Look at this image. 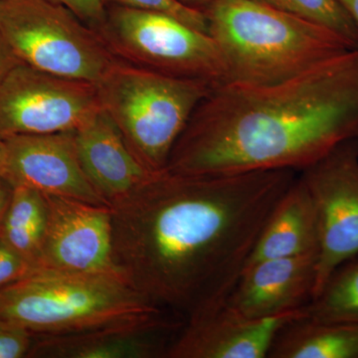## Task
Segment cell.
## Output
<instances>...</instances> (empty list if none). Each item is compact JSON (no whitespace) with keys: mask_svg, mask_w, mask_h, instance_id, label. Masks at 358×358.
<instances>
[{"mask_svg":"<svg viewBox=\"0 0 358 358\" xmlns=\"http://www.w3.org/2000/svg\"><path fill=\"white\" fill-rule=\"evenodd\" d=\"M294 171L157 173L110 206L113 265L150 303L187 320L225 307Z\"/></svg>","mask_w":358,"mask_h":358,"instance_id":"obj_1","label":"cell"},{"mask_svg":"<svg viewBox=\"0 0 358 358\" xmlns=\"http://www.w3.org/2000/svg\"><path fill=\"white\" fill-rule=\"evenodd\" d=\"M350 141H358V48L280 83L214 87L193 113L166 171H301Z\"/></svg>","mask_w":358,"mask_h":358,"instance_id":"obj_2","label":"cell"},{"mask_svg":"<svg viewBox=\"0 0 358 358\" xmlns=\"http://www.w3.org/2000/svg\"><path fill=\"white\" fill-rule=\"evenodd\" d=\"M226 83L265 86L357 48L338 33L255 0H215L204 11Z\"/></svg>","mask_w":358,"mask_h":358,"instance_id":"obj_3","label":"cell"},{"mask_svg":"<svg viewBox=\"0 0 358 358\" xmlns=\"http://www.w3.org/2000/svg\"><path fill=\"white\" fill-rule=\"evenodd\" d=\"M115 272L39 270L0 289V320L35 336H61L164 317Z\"/></svg>","mask_w":358,"mask_h":358,"instance_id":"obj_4","label":"cell"},{"mask_svg":"<svg viewBox=\"0 0 358 358\" xmlns=\"http://www.w3.org/2000/svg\"><path fill=\"white\" fill-rule=\"evenodd\" d=\"M107 113L134 157L152 173L164 171L181 134L215 85L167 76L119 60L96 84Z\"/></svg>","mask_w":358,"mask_h":358,"instance_id":"obj_5","label":"cell"},{"mask_svg":"<svg viewBox=\"0 0 358 358\" xmlns=\"http://www.w3.org/2000/svg\"><path fill=\"white\" fill-rule=\"evenodd\" d=\"M0 34L23 64L96 84L117 58L100 35L50 0H0Z\"/></svg>","mask_w":358,"mask_h":358,"instance_id":"obj_6","label":"cell"},{"mask_svg":"<svg viewBox=\"0 0 358 358\" xmlns=\"http://www.w3.org/2000/svg\"><path fill=\"white\" fill-rule=\"evenodd\" d=\"M119 60L167 76L226 83L222 55L208 33L169 14L115 4L96 31Z\"/></svg>","mask_w":358,"mask_h":358,"instance_id":"obj_7","label":"cell"},{"mask_svg":"<svg viewBox=\"0 0 358 358\" xmlns=\"http://www.w3.org/2000/svg\"><path fill=\"white\" fill-rule=\"evenodd\" d=\"M101 108L96 84L20 63L0 85V140L76 131Z\"/></svg>","mask_w":358,"mask_h":358,"instance_id":"obj_8","label":"cell"},{"mask_svg":"<svg viewBox=\"0 0 358 358\" xmlns=\"http://www.w3.org/2000/svg\"><path fill=\"white\" fill-rule=\"evenodd\" d=\"M300 178L319 221L315 298L339 266L358 255V141L339 145Z\"/></svg>","mask_w":358,"mask_h":358,"instance_id":"obj_9","label":"cell"},{"mask_svg":"<svg viewBox=\"0 0 358 358\" xmlns=\"http://www.w3.org/2000/svg\"><path fill=\"white\" fill-rule=\"evenodd\" d=\"M44 195L47 226L39 270L117 273L110 207Z\"/></svg>","mask_w":358,"mask_h":358,"instance_id":"obj_10","label":"cell"},{"mask_svg":"<svg viewBox=\"0 0 358 358\" xmlns=\"http://www.w3.org/2000/svg\"><path fill=\"white\" fill-rule=\"evenodd\" d=\"M74 131L4 138L6 160L1 176L13 186L109 206L82 169Z\"/></svg>","mask_w":358,"mask_h":358,"instance_id":"obj_11","label":"cell"},{"mask_svg":"<svg viewBox=\"0 0 358 358\" xmlns=\"http://www.w3.org/2000/svg\"><path fill=\"white\" fill-rule=\"evenodd\" d=\"M319 254L268 259L246 266L226 307L246 319L296 312L315 296Z\"/></svg>","mask_w":358,"mask_h":358,"instance_id":"obj_12","label":"cell"},{"mask_svg":"<svg viewBox=\"0 0 358 358\" xmlns=\"http://www.w3.org/2000/svg\"><path fill=\"white\" fill-rule=\"evenodd\" d=\"M303 308L268 319L241 317L227 307L187 320L167 348L166 358H266L285 324Z\"/></svg>","mask_w":358,"mask_h":358,"instance_id":"obj_13","label":"cell"},{"mask_svg":"<svg viewBox=\"0 0 358 358\" xmlns=\"http://www.w3.org/2000/svg\"><path fill=\"white\" fill-rule=\"evenodd\" d=\"M74 134L82 169L109 206L128 197L157 174L134 157L102 108Z\"/></svg>","mask_w":358,"mask_h":358,"instance_id":"obj_14","label":"cell"},{"mask_svg":"<svg viewBox=\"0 0 358 358\" xmlns=\"http://www.w3.org/2000/svg\"><path fill=\"white\" fill-rule=\"evenodd\" d=\"M181 324L166 317L140 322L61 336H36L28 357H166Z\"/></svg>","mask_w":358,"mask_h":358,"instance_id":"obj_15","label":"cell"},{"mask_svg":"<svg viewBox=\"0 0 358 358\" xmlns=\"http://www.w3.org/2000/svg\"><path fill=\"white\" fill-rule=\"evenodd\" d=\"M319 249L315 204L301 179L296 178L264 224L246 266L268 259L319 254Z\"/></svg>","mask_w":358,"mask_h":358,"instance_id":"obj_16","label":"cell"},{"mask_svg":"<svg viewBox=\"0 0 358 358\" xmlns=\"http://www.w3.org/2000/svg\"><path fill=\"white\" fill-rule=\"evenodd\" d=\"M268 358H358V324L320 322L305 315L282 327Z\"/></svg>","mask_w":358,"mask_h":358,"instance_id":"obj_17","label":"cell"},{"mask_svg":"<svg viewBox=\"0 0 358 358\" xmlns=\"http://www.w3.org/2000/svg\"><path fill=\"white\" fill-rule=\"evenodd\" d=\"M46 226L47 202L43 193L26 186H13L0 225V239L38 271Z\"/></svg>","mask_w":358,"mask_h":358,"instance_id":"obj_18","label":"cell"},{"mask_svg":"<svg viewBox=\"0 0 358 358\" xmlns=\"http://www.w3.org/2000/svg\"><path fill=\"white\" fill-rule=\"evenodd\" d=\"M303 313L320 322L358 324V255L334 271Z\"/></svg>","mask_w":358,"mask_h":358,"instance_id":"obj_19","label":"cell"},{"mask_svg":"<svg viewBox=\"0 0 358 358\" xmlns=\"http://www.w3.org/2000/svg\"><path fill=\"white\" fill-rule=\"evenodd\" d=\"M338 33L358 48V28L338 0H255Z\"/></svg>","mask_w":358,"mask_h":358,"instance_id":"obj_20","label":"cell"},{"mask_svg":"<svg viewBox=\"0 0 358 358\" xmlns=\"http://www.w3.org/2000/svg\"><path fill=\"white\" fill-rule=\"evenodd\" d=\"M113 1L117 6L169 14L196 29L208 33L207 18L203 11L185 6L178 0H113Z\"/></svg>","mask_w":358,"mask_h":358,"instance_id":"obj_21","label":"cell"},{"mask_svg":"<svg viewBox=\"0 0 358 358\" xmlns=\"http://www.w3.org/2000/svg\"><path fill=\"white\" fill-rule=\"evenodd\" d=\"M35 339L24 327L0 320V358L29 357Z\"/></svg>","mask_w":358,"mask_h":358,"instance_id":"obj_22","label":"cell"},{"mask_svg":"<svg viewBox=\"0 0 358 358\" xmlns=\"http://www.w3.org/2000/svg\"><path fill=\"white\" fill-rule=\"evenodd\" d=\"M36 271L38 270L29 261L0 239V289L24 279Z\"/></svg>","mask_w":358,"mask_h":358,"instance_id":"obj_23","label":"cell"},{"mask_svg":"<svg viewBox=\"0 0 358 358\" xmlns=\"http://www.w3.org/2000/svg\"><path fill=\"white\" fill-rule=\"evenodd\" d=\"M50 1L65 7L96 32L102 27L107 16L105 0H50Z\"/></svg>","mask_w":358,"mask_h":358,"instance_id":"obj_24","label":"cell"},{"mask_svg":"<svg viewBox=\"0 0 358 358\" xmlns=\"http://www.w3.org/2000/svg\"><path fill=\"white\" fill-rule=\"evenodd\" d=\"M20 63L22 62L16 57L9 45L0 34V85L4 81L10 71Z\"/></svg>","mask_w":358,"mask_h":358,"instance_id":"obj_25","label":"cell"},{"mask_svg":"<svg viewBox=\"0 0 358 358\" xmlns=\"http://www.w3.org/2000/svg\"><path fill=\"white\" fill-rule=\"evenodd\" d=\"M13 192V186L3 176H0V225H1L7 208H8Z\"/></svg>","mask_w":358,"mask_h":358,"instance_id":"obj_26","label":"cell"},{"mask_svg":"<svg viewBox=\"0 0 358 358\" xmlns=\"http://www.w3.org/2000/svg\"><path fill=\"white\" fill-rule=\"evenodd\" d=\"M358 28V0H338Z\"/></svg>","mask_w":358,"mask_h":358,"instance_id":"obj_27","label":"cell"},{"mask_svg":"<svg viewBox=\"0 0 358 358\" xmlns=\"http://www.w3.org/2000/svg\"><path fill=\"white\" fill-rule=\"evenodd\" d=\"M178 1L185 4V6L199 9V10L203 11L204 13L212 2L215 1V0H178Z\"/></svg>","mask_w":358,"mask_h":358,"instance_id":"obj_28","label":"cell"},{"mask_svg":"<svg viewBox=\"0 0 358 358\" xmlns=\"http://www.w3.org/2000/svg\"><path fill=\"white\" fill-rule=\"evenodd\" d=\"M4 160H6V145H4L3 140H0V176L3 169Z\"/></svg>","mask_w":358,"mask_h":358,"instance_id":"obj_29","label":"cell"}]
</instances>
